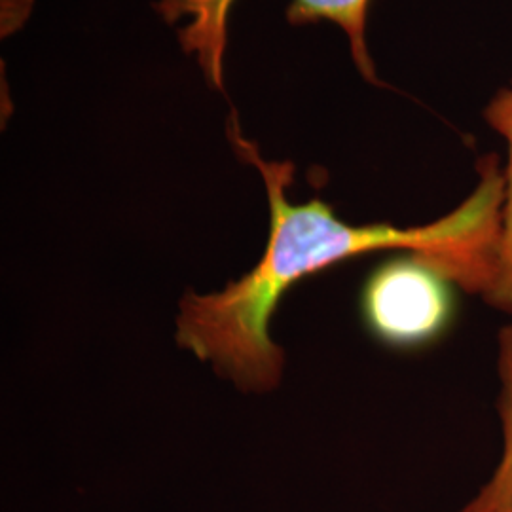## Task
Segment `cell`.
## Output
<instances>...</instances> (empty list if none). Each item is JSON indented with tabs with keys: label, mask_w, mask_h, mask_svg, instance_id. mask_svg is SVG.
I'll return each mask as SVG.
<instances>
[{
	"label": "cell",
	"mask_w": 512,
	"mask_h": 512,
	"mask_svg": "<svg viewBox=\"0 0 512 512\" xmlns=\"http://www.w3.org/2000/svg\"><path fill=\"white\" fill-rule=\"evenodd\" d=\"M228 137L239 158L260 171L270 202V241L249 274L220 293L188 291L177 317V344L243 391H268L279 384L285 355L270 336V321L283 296L298 281L353 256L401 249L425 256L469 293L486 296L497 270L503 224L505 173L494 156L480 167V183L456 211L418 228L391 224L353 226L338 219L329 203L313 198L293 205L291 162H266L245 139L232 114Z\"/></svg>",
	"instance_id": "6da1fadb"
},
{
	"label": "cell",
	"mask_w": 512,
	"mask_h": 512,
	"mask_svg": "<svg viewBox=\"0 0 512 512\" xmlns=\"http://www.w3.org/2000/svg\"><path fill=\"white\" fill-rule=\"evenodd\" d=\"M452 279L412 251L378 264L361 293L368 330L385 346L412 349L439 338L452 321Z\"/></svg>",
	"instance_id": "7a4b0ae2"
},
{
	"label": "cell",
	"mask_w": 512,
	"mask_h": 512,
	"mask_svg": "<svg viewBox=\"0 0 512 512\" xmlns=\"http://www.w3.org/2000/svg\"><path fill=\"white\" fill-rule=\"evenodd\" d=\"M236 0H160L156 10L167 23L190 16V23L179 31V42L186 54L198 55L207 82L224 90V50L228 14ZM370 0H293L287 19L293 25L329 19L340 25L349 38L351 54L366 80L376 82V69L366 50V14Z\"/></svg>",
	"instance_id": "3957f363"
},
{
	"label": "cell",
	"mask_w": 512,
	"mask_h": 512,
	"mask_svg": "<svg viewBox=\"0 0 512 512\" xmlns=\"http://www.w3.org/2000/svg\"><path fill=\"white\" fill-rule=\"evenodd\" d=\"M497 370L501 378L499 414L503 421L505 450L492 480L461 512H512V325L499 332Z\"/></svg>",
	"instance_id": "277c9868"
},
{
	"label": "cell",
	"mask_w": 512,
	"mask_h": 512,
	"mask_svg": "<svg viewBox=\"0 0 512 512\" xmlns=\"http://www.w3.org/2000/svg\"><path fill=\"white\" fill-rule=\"evenodd\" d=\"M486 118L509 143V167L505 173V205L497 247V270L492 289L484 298L490 306L512 315V88L495 97L486 110Z\"/></svg>",
	"instance_id": "5b68a950"
}]
</instances>
